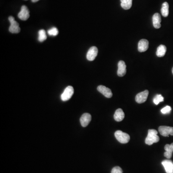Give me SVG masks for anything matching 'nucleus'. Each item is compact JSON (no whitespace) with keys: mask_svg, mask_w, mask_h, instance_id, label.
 Here are the masks:
<instances>
[{"mask_svg":"<svg viewBox=\"0 0 173 173\" xmlns=\"http://www.w3.org/2000/svg\"><path fill=\"white\" fill-rule=\"evenodd\" d=\"M158 132L155 129H149L148 136L145 139V142L146 144L152 145L153 143H157L160 140L159 136H157Z\"/></svg>","mask_w":173,"mask_h":173,"instance_id":"obj_1","label":"nucleus"},{"mask_svg":"<svg viewBox=\"0 0 173 173\" xmlns=\"http://www.w3.org/2000/svg\"><path fill=\"white\" fill-rule=\"evenodd\" d=\"M115 137L119 142L126 144L130 140V136L127 133H124L121 130H117L115 133Z\"/></svg>","mask_w":173,"mask_h":173,"instance_id":"obj_2","label":"nucleus"},{"mask_svg":"<svg viewBox=\"0 0 173 173\" xmlns=\"http://www.w3.org/2000/svg\"><path fill=\"white\" fill-rule=\"evenodd\" d=\"M9 21L10 22V26L9 29V31L12 33H18L20 31V28L19 27V24L15 21L14 18L12 16L9 17Z\"/></svg>","mask_w":173,"mask_h":173,"instance_id":"obj_3","label":"nucleus"},{"mask_svg":"<svg viewBox=\"0 0 173 173\" xmlns=\"http://www.w3.org/2000/svg\"><path fill=\"white\" fill-rule=\"evenodd\" d=\"M74 88L72 86H69L66 88L63 93L62 94L61 98L63 101H67L72 97L74 94Z\"/></svg>","mask_w":173,"mask_h":173,"instance_id":"obj_4","label":"nucleus"},{"mask_svg":"<svg viewBox=\"0 0 173 173\" xmlns=\"http://www.w3.org/2000/svg\"><path fill=\"white\" fill-rule=\"evenodd\" d=\"M159 131L160 134L164 137H168L169 135L173 136V127L160 126L159 127Z\"/></svg>","mask_w":173,"mask_h":173,"instance_id":"obj_5","label":"nucleus"},{"mask_svg":"<svg viewBox=\"0 0 173 173\" xmlns=\"http://www.w3.org/2000/svg\"><path fill=\"white\" fill-rule=\"evenodd\" d=\"M149 95V91L145 90L138 93L135 98L136 102L138 103H144L146 102Z\"/></svg>","mask_w":173,"mask_h":173,"instance_id":"obj_6","label":"nucleus"},{"mask_svg":"<svg viewBox=\"0 0 173 173\" xmlns=\"http://www.w3.org/2000/svg\"><path fill=\"white\" fill-rule=\"evenodd\" d=\"M29 11L27 7L25 5H23L21 7V11L18 14V17L21 20H27L29 17Z\"/></svg>","mask_w":173,"mask_h":173,"instance_id":"obj_7","label":"nucleus"},{"mask_svg":"<svg viewBox=\"0 0 173 173\" xmlns=\"http://www.w3.org/2000/svg\"><path fill=\"white\" fill-rule=\"evenodd\" d=\"M98 50L95 46H93L89 49L87 53V59L90 61H92L97 56Z\"/></svg>","mask_w":173,"mask_h":173,"instance_id":"obj_8","label":"nucleus"},{"mask_svg":"<svg viewBox=\"0 0 173 173\" xmlns=\"http://www.w3.org/2000/svg\"><path fill=\"white\" fill-rule=\"evenodd\" d=\"M97 90L98 92L103 94L105 97L110 98L113 96V93L110 89L106 87L105 86L100 85L97 87Z\"/></svg>","mask_w":173,"mask_h":173,"instance_id":"obj_9","label":"nucleus"},{"mask_svg":"<svg viewBox=\"0 0 173 173\" xmlns=\"http://www.w3.org/2000/svg\"><path fill=\"white\" fill-rule=\"evenodd\" d=\"M126 64L123 61H120L118 64V70H117V75L119 77H122L126 75L127 72L126 70Z\"/></svg>","mask_w":173,"mask_h":173,"instance_id":"obj_10","label":"nucleus"},{"mask_svg":"<svg viewBox=\"0 0 173 173\" xmlns=\"http://www.w3.org/2000/svg\"><path fill=\"white\" fill-rule=\"evenodd\" d=\"M92 120V116L88 113H85L80 117V122L83 127H86Z\"/></svg>","mask_w":173,"mask_h":173,"instance_id":"obj_11","label":"nucleus"},{"mask_svg":"<svg viewBox=\"0 0 173 173\" xmlns=\"http://www.w3.org/2000/svg\"><path fill=\"white\" fill-rule=\"evenodd\" d=\"M149 42L145 39H142L138 43V51L140 53L144 52L149 48Z\"/></svg>","mask_w":173,"mask_h":173,"instance_id":"obj_12","label":"nucleus"},{"mask_svg":"<svg viewBox=\"0 0 173 173\" xmlns=\"http://www.w3.org/2000/svg\"><path fill=\"white\" fill-rule=\"evenodd\" d=\"M166 173H173V162L169 160H165L162 162Z\"/></svg>","mask_w":173,"mask_h":173,"instance_id":"obj_13","label":"nucleus"},{"mask_svg":"<svg viewBox=\"0 0 173 173\" xmlns=\"http://www.w3.org/2000/svg\"><path fill=\"white\" fill-rule=\"evenodd\" d=\"M152 22L153 27L155 29H159L161 27V17L159 13H155L152 16Z\"/></svg>","mask_w":173,"mask_h":173,"instance_id":"obj_14","label":"nucleus"},{"mask_svg":"<svg viewBox=\"0 0 173 173\" xmlns=\"http://www.w3.org/2000/svg\"><path fill=\"white\" fill-rule=\"evenodd\" d=\"M165 152L164 153V156L168 159H170L172 157L173 152V143L170 145L166 144L165 146Z\"/></svg>","mask_w":173,"mask_h":173,"instance_id":"obj_15","label":"nucleus"},{"mask_svg":"<svg viewBox=\"0 0 173 173\" xmlns=\"http://www.w3.org/2000/svg\"><path fill=\"white\" fill-rule=\"evenodd\" d=\"M124 114L122 109H118L115 112L114 118L116 121L120 122L124 119Z\"/></svg>","mask_w":173,"mask_h":173,"instance_id":"obj_16","label":"nucleus"},{"mask_svg":"<svg viewBox=\"0 0 173 173\" xmlns=\"http://www.w3.org/2000/svg\"><path fill=\"white\" fill-rule=\"evenodd\" d=\"M166 52V46L163 45H160L157 49L156 53V55L159 57H162L165 56Z\"/></svg>","mask_w":173,"mask_h":173,"instance_id":"obj_17","label":"nucleus"},{"mask_svg":"<svg viewBox=\"0 0 173 173\" xmlns=\"http://www.w3.org/2000/svg\"><path fill=\"white\" fill-rule=\"evenodd\" d=\"M162 16L164 17H167L169 14V4L167 2H165L162 4L161 8Z\"/></svg>","mask_w":173,"mask_h":173,"instance_id":"obj_18","label":"nucleus"},{"mask_svg":"<svg viewBox=\"0 0 173 173\" xmlns=\"http://www.w3.org/2000/svg\"><path fill=\"white\" fill-rule=\"evenodd\" d=\"M121 6L124 10H128L131 7L132 0H120Z\"/></svg>","mask_w":173,"mask_h":173,"instance_id":"obj_19","label":"nucleus"},{"mask_svg":"<svg viewBox=\"0 0 173 173\" xmlns=\"http://www.w3.org/2000/svg\"><path fill=\"white\" fill-rule=\"evenodd\" d=\"M46 39H47V36H46L45 31L44 29L39 30V37H38V40H39V42H44V40H46Z\"/></svg>","mask_w":173,"mask_h":173,"instance_id":"obj_20","label":"nucleus"},{"mask_svg":"<svg viewBox=\"0 0 173 173\" xmlns=\"http://www.w3.org/2000/svg\"><path fill=\"white\" fill-rule=\"evenodd\" d=\"M164 98L162 95L157 94L153 99V103L156 105H158L160 102H163Z\"/></svg>","mask_w":173,"mask_h":173,"instance_id":"obj_21","label":"nucleus"},{"mask_svg":"<svg viewBox=\"0 0 173 173\" xmlns=\"http://www.w3.org/2000/svg\"><path fill=\"white\" fill-rule=\"evenodd\" d=\"M48 33L50 36H57L58 34V30L56 27H52V29L48 30Z\"/></svg>","mask_w":173,"mask_h":173,"instance_id":"obj_22","label":"nucleus"},{"mask_svg":"<svg viewBox=\"0 0 173 173\" xmlns=\"http://www.w3.org/2000/svg\"><path fill=\"white\" fill-rule=\"evenodd\" d=\"M171 111V108L170 106H166L165 107L163 108L161 111L163 114H168L170 113Z\"/></svg>","mask_w":173,"mask_h":173,"instance_id":"obj_23","label":"nucleus"},{"mask_svg":"<svg viewBox=\"0 0 173 173\" xmlns=\"http://www.w3.org/2000/svg\"><path fill=\"white\" fill-rule=\"evenodd\" d=\"M111 173H123V171L119 166H116L112 169Z\"/></svg>","mask_w":173,"mask_h":173,"instance_id":"obj_24","label":"nucleus"},{"mask_svg":"<svg viewBox=\"0 0 173 173\" xmlns=\"http://www.w3.org/2000/svg\"><path fill=\"white\" fill-rule=\"evenodd\" d=\"M39 0H31V1L33 3H36L37 1H39Z\"/></svg>","mask_w":173,"mask_h":173,"instance_id":"obj_25","label":"nucleus"},{"mask_svg":"<svg viewBox=\"0 0 173 173\" xmlns=\"http://www.w3.org/2000/svg\"><path fill=\"white\" fill-rule=\"evenodd\" d=\"M172 73H173V68H172Z\"/></svg>","mask_w":173,"mask_h":173,"instance_id":"obj_26","label":"nucleus"}]
</instances>
